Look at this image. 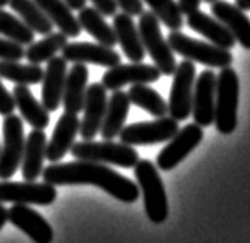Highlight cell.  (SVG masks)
Masks as SVG:
<instances>
[{"label": "cell", "mask_w": 250, "mask_h": 243, "mask_svg": "<svg viewBox=\"0 0 250 243\" xmlns=\"http://www.w3.org/2000/svg\"><path fill=\"white\" fill-rule=\"evenodd\" d=\"M42 178L53 186H97L123 203H135L140 197V190L132 180L123 177L103 163L84 160L62 164L55 163L42 170Z\"/></svg>", "instance_id": "cell-1"}, {"label": "cell", "mask_w": 250, "mask_h": 243, "mask_svg": "<svg viewBox=\"0 0 250 243\" xmlns=\"http://www.w3.org/2000/svg\"><path fill=\"white\" fill-rule=\"evenodd\" d=\"M239 77L233 68H222L216 79V101H214V124L218 132L230 135L238 124Z\"/></svg>", "instance_id": "cell-2"}, {"label": "cell", "mask_w": 250, "mask_h": 243, "mask_svg": "<svg viewBox=\"0 0 250 243\" xmlns=\"http://www.w3.org/2000/svg\"><path fill=\"white\" fill-rule=\"evenodd\" d=\"M73 158L112 164V166L131 169L139 163L140 157L132 146L125 143H114L112 140H104L101 143L84 140L80 143H75L70 149Z\"/></svg>", "instance_id": "cell-3"}, {"label": "cell", "mask_w": 250, "mask_h": 243, "mask_svg": "<svg viewBox=\"0 0 250 243\" xmlns=\"http://www.w3.org/2000/svg\"><path fill=\"white\" fill-rule=\"evenodd\" d=\"M134 169L137 183L143 194L146 215L152 223H163L168 217V198L157 168L149 160H139Z\"/></svg>", "instance_id": "cell-4"}, {"label": "cell", "mask_w": 250, "mask_h": 243, "mask_svg": "<svg viewBox=\"0 0 250 243\" xmlns=\"http://www.w3.org/2000/svg\"><path fill=\"white\" fill-rule=\"evenodd\" d=\"M167 40L174 53L191 60V62H199L211 68H226L233 62L230 50L188 37L187 34L180 31H171Z\"/></svg>", "instance_id": "cell-5"}, {"label": "cell", "mask_w": 250, "mask_h": 243, "mask_svg": "<svg viewBox=\"0 0 250 243\" xmlns=\"http://www.w3.org/2000/svg\"><path fill=\"white\" fill-rule=\"evenodd\" d=\"M139 33L143 42L145 51L154 60V64L163 76H171L176 72L174 51L171 50L168 40L162 36L160 20L151 11H143L139 19Z\"/></svg>", "instance_id": "cell-6"}, {"label": "cell", "mask_w": 250, "mask_h": 243, "mask_svg": "<svg viewBox=\"0 0 250 243\" xmlns=\"http://www.w3.org/2000/svg\"><path fill=\"white\" fill-rule=\"evenodd\" d=\"M196 82V67L191 60H182L174 72V81L169 92L168 113L176 121H185L191 115L193 93Z\"/></svg>", "instance_id": "cell-7"}, {"label": "cell", "mask_w": 250, "mask_h": 243, "mask_svg": "<svg viewBox=\"0 0 250 243\" xmlns=\"http://www.w3.org/2000/svg\"><path fill=\"white\" fill-rule=\"evenodd\" d=\"M25 133L23 121L14 113L3 119V144L0 149V180L11 178L19 169L23 158Z\"/></svg>", "instance_id": "cell-8"}, {"label": "cell", "mask_w": 250, "mask_h": 243, "mask_svg": "<svg viewBox=\"0 0 250 243\" xmlns=\"http://www.w3.org/2000/svg\"><path fill=\"white\" fill-rule=\"evenodd\" d=\"M179 132V121L171 116H162L151 123H135L123 127L120 140L129 146H151L169 141Z\"/></svg>", "instance_id": "cell-9"}, {"label": "cell", "mask_w": 250, "mask_h": 243, "mask_svg": "<svg viewBox=\"0 0 250 243\" xmlns=\"http://www.w3.org/2000/svg\"><path fill=\"white\" fill-rule=\"evenodd\" d=\"M56 189L50 183L36 181H0V205L2 203H22L48 206L56 200Z\"/></svg>", "instance_id": "cell-10"}, {"label": "cell", "mask_w": 250, "mask_h": 243, "mask_svg": "<svg viewBox=\"0 0 250 243\" xmlns=\"http://www.w3.org/2000/svg\"><path fill=\"white\" fill-rule=\"evenodd\" d=\"M202 140L204 130L196 123L188 124L184 129H179V132L169 140L168 146L163 147L162 152L159 153L157 166L167 172L172 170L199 146Z\"/></svg>", "instance_id": "cell-11"}, {"label": "cell", "mask_w": 250, "mask_h": 243, "mask_svg": "<svg viewBox=\"0 0 250 243\" xmlns=\"http://www.w3.org/2000/svg\"><path fill=\"white\" fill-rule=\"evenodd\" d=\"M160 70L156 65H148L142 62L118 64L103 75L101 84L106 90H120L125 85L131 84H152L160 79Z\"/></svg>", "instance_id": "cell-12"}, {"label": "cell", "mask_w": 250, "mask_h": 243, "mask_svg": "<svg viewBox=\"0 0 250 243\" xmlns=\"http://www.w3.org/2000/svg\"><path fill=\"white\" fill-rule=\"evenodd\" d=\"M107 107V93L106 87L100 82L87 85L84 99V118L80 123V135L83 140H93L100 133L103 119L106 115Z\"/></svg>", "instance_id": "cell-13"}, {"label": "cell", "mask_w": 250, "mask_h": 243, "mask_svg": "<svg viewBox=\"0 0 250 243\" xmlns=\"http://www.w3.org/2000/svg\"><path fill=\"white\" fill-rule=\"evenodd\" d=\"M216 79L211 70H204L194 82L193 109L194 123L201 127H208L214 123V101H216Z\"/></svg>", "instance_id": "cell-14"}, {"label": "cell", "mask_w": 250, "mask_h": 243, "mask_svg": "<svg viewBox=\"0 0 250 243\" xmlns=\"http://www.w3.org/2000/svg\"><path fill=\"white\" fill-rule=\"evenodd\" d=\"M62 57L73 64H93L106 68H112L122 64V56L114 48L104 47L101 43L75 42L67 43L62 48Z\"/></svg>", "instance_id": "cell-15"}, {"label": "cell", "mask_w": 250, "mask_h": 243, "mask_svg": "<svg viewBox=\"0 0 250 243\" xmlns=\"http://www.w3.org/2000/svg\"><path fill=\"white\" fill-rule=\"evenodd\" d=\"M8 222H11L36 243H51L53 240V229L48 222L28 205H13L11 209H8Z\"/></svg>", "instance_id": "cell-16"}, {"label": "cell", "mask_w": 250, "mask_h": 243, "mask_svg": "<svg viewBox=\"0 0 250 243\" xmlns=\"http://www.w3.org/2000/svg\"><path fill=\"white\" fill-rule=\"evenodd\" d=\"M67 60L62 56H55L48 60L42 77V106L50 113L56 112L62 104L64 85L67 77Z\"/></svg>", "instance_id": "cell-17"}, {"label": "cell", "mask_w": 250, "mask_h": 243, "mask_svg": "<svg viewBox=\"0 0 250 243\" xmlns=\"http://www.w3.org/2000/svg\"><path fill=\"white\" fill-rule=\"evenodd\" d=\"M80 123L78 116L73 113H65L59 116L55 126L53 135L47 143L45 158L51 163L61 161L65 155L70 152L72 146L75 144V138L80 133Z\"/></svg>", "instance_id": "cell-18"}, {"label": "cell", "mask_w": 250, "mask_h": 243, "mask_svg": "<svg viewBox=\"0 0 250 243\" xmlns=\"http://www.w3.org/2000/svg\"><path fill=\"white\" fill-rule=\"evenodd\" d=\"M211 13L214 19L226 25L241 45L250 50V19L241 8L226 0H214L211 3Z\"/></svg>", "instance_id": "cell-19"}, {"label": "cell", "mask_w": 250, "mask_h": 243, "mask_svg": "<svg viewBox=\"0 0 250 243\" xmlns=\"http://www.w3.org/2000/svg\"><path fill=\"white\" fill-rule=\"evenodd\" d=\"M114 31L117 36V43H120L125 56L131 62H142L145 59V47L139 33V27L135 25L132 16L120 13L114 16Z\"/></svg>", "instance_id": "cell-20"}, {"label": "cell", "mask_w": 250, "mask_h": 243, "mask_svg": "<svg viewBox=\"0 0 250 243\" xmlns=\"http://www.w3.org/2000/svg\"><path fill=\"white\" fill-rule=\"evenodd\" d=\"M187 25L193 31L202 34L204 37L210 40V43L216 47L230 50L236 43L235 36L229 31L226 25L219 22L218 19H211L210 16H207L199 10L187 16Z\"/></svg>", "instance_id": "cell-21"}, {"label": "cell", "mask_w": 250, "mask_h": 243, "mask_svg": "<svg viewBox=\"0 0 250 243\" xmlns=\"http://www.w3.org/2000/svg\"><path fill=\"white\" fill-rule=\"evenodd\" d=\"M47 150V136L44 130L34 129L27 136L22 158V177L25 181H36L44 170V160Z\"/></svg>", "instance_id": "cell-22"}, {"label": "cell", "mask_w": 250, "mask_h": 243, "mask_svg": "<svg viewBox=\"0 0 250 243\" xmlns=\"http://www.w3.org/2000/svg\"><path fill=\"white\" fill-rule=\"evenodd\" d=\"M89 70L85 64H75L67 72L64 94H62V107L67 113L78 115L84 107L85 92H87Z\"/></svg>", "instance_id": "cell-23"}, {"label": "cell", "mask_w": 250, "mask_h": 243, "mask_svg": "<svg viewBox=\"0 0 250 243\" xmlns=\"http://www.w3.org/2000/svg\"><path fill=\"white\" fill-rule=\"evenodd\" d=\"M129 107H131V101H129L127 93L114 90L112 96L107 99L106 115L100 129L103 140H114L115 136L120 135L127 119Z\"/></svg>", "instance_id": "cell-24"}, {"label": "cell", "mask_w": 250, "mask_h": 243, "mask_svg": "<svg viewBox=\"0 0 250 243\" xmlns=\"http://www.w3.org/2000/svg\"><path fill=\"white\" fill-rule=\"evenodd\" d=\"M13 98L22 118L33 129L44 130L50 124V112L42 106V102H39L33 96L28 85L16 84V87L13 89Z\"/></svg>", "instance_id": "cell-25"}, {"label": "cell", "mask_w": 250, "mask_h": 243, "mask_svg": "<svg viewBox=\"0 0 250 243\" xmlns=\"http://www.w3.org/2000/svg\"><path fill=\"white\" fill-rule=\"evenodd\" d=\"M34 2L47 14L51 23L67 37H78L81 34L83 28L78 22V17L73 16L70 6L64 0H34Z\"/></svg>", "instance_id": "cell-26"}, {"label": "cell", "mask_w": 250, "mask_h": 243, "mask_svg": "<svg viewBox=\"0 0 250 243\" xmlns=\"http://www.w3.org/2000/svg\"><path fill=\"white\" fill-rule=\"evenodd\" d=\"M78 22L81 25V28L89 33L90 36L97 40L98 43L104 47L114 48L117 45V36L114 27L104 20V16H103L97 8H90V6H84L83 10H80L78 14Z\"/></svg>", "instance_id": "cell-27"}, {"label": "cell", "mask_w": 250, "mask_h": 243, "mask_svg": "<svg viewBox=\"0 0 250 243\" xmlns=\"http://www.w3.org/2000/svg\"><path fill=\"white\" fill-rule=\"evenodd\" d=\"M8 5L34 34L47 36L53 31L55 25L51 23L47 14L41 10V6L34 0H10Z\"/></svg>", "instance_id": "cell-28"}, {"label": "cell", "mask_w": 250, "mask_h": 243, "mask_svg": "<svg viewBox=\"0 0 250 243\" xmlns=\"http://www.w3.org/2000/svg\"><path fill=\"white\" fill-rule=\"evenodd\" d=\"M67 43H68V37L64 33L51 31L44 39L30 43L27 50H25V59H27L30 64L48 62L51 57L56 56L58 51H62V48Z\"/></svg>", "instance_id": "cell-29"}, {"label": "cell", "mask_w": 250, "mask_h": 243, "mask_svg": "<svg viewBox=\"0 0 250 243\" xmlns=\"http://www.w3.org/2000/svg\"><path fill=\"white\" fill-rule=\"evenodd\" d=\"M129 101L134 106L143 109L145 112H148L149 115L162 118L167 116L168 113V104L163 99L160 94L151 89L149 85L146 84H135L131 87V90L127 92Z\"/></svg>", "instance_id": "cell-30"}, {"label": "cell", "mask_w": 250, "mask_h": 243, "mask_svg": "<svg viewBox=\"0 0 250 243\" xmlns=\"http://www.w3.org/2000/svg\"><path fill=\"white\" fill-rule=\"evenodd\" d=\"M0 77L21 85L42 82L44 70L39 64H21L19 60H0Z\"/></svg>", "instance_id": "cell-31"}, {"label": "cell", "mask_w": 250, "mask_h": 243, "mask_svg": "<svg viewBox=\"0 0 250 243\" xmlns=\"http://www.w3.org/2000/svg\"><path fill=\"white\" fill-rule=\"evenodd\" d=\"M0 36L11 39L23 47L34 42V33L16 16L2 10V6H0Z\"/></svg>", "instance_id": "cell-32"}, {"label": "cell", "mask_w": 250, "mask_h": 243, "mask_svg": "<svg viewBox=\"0 0 250 243\" xmlns=\"http://www.w3.org/2000/svg\"><path fill=\"white\" fill-rule=\"evenodd\" d=\"M148 3L149 11L157 16V19L171 31H179L184 27V14L176 0H143Z\"/></svg>", "instance_id": "cell-33"}, {"label": "cell", "mask_w": 250, "mask_h": 243, "mask_svg": "<svg viewBox=\"0 0 250 243\" xmlns=\"http://www.w3.org/2000/svg\"><path fill=\"white\" fill-rule=\"evenodd\" d=\"M25 57V48L8 37L0 36V60H21Z\"/></svg>", "instance_id": "cell-34"}, {"label": "cell", "mask_w": 250, "mask_h": 243, "mask_svg": "<svg viewBox=\"0 0 250 243\" xmlns=\"http://www.w3.org/2000/svg\"><path fill=\"white\" fill-rule=\"evenodd\" d=\"M16 109L13 94L5 89V85L0 81V115H11Z\"/></svg>", "instance_id": "cell-35"}, {"label": "cell", "mask_w": 250, "mask_h": 243, "mask_svg": "<svg viewBox=\"0 0 250 243\" xmlns=\"http://www.w3.org/2000/svg\"><path fill=\"white\" fill-rule=\"evenodd\" d=\"M115 2L123 10V13L129 16H140L143 13L142 0H115Z\"/></svg>", "instance_id": "cell-36"}, {"label": "cell", "mask_w": 250, "mask_h": 243, "mask_svg": "<svg viewBox=\"0 0 250 243\" xmlns=\"http://www.w3.org/2000/svg\"><path fill=\"white\" fill-rule=\"evenodd\" d=\"M90 2L103 16H115L117 14L118 5L115 0H90Z\"/></svg>", "instance_id": "cell-37"}, {"label": "cell", "mask_w": 250, "mask_h": 243, "mask_svg": "<svg viewBox=\"0 0 250 243\" xmlns=\"http://www.w3.org/2000/svg\"><path fill=\"white\" fill-rule=\"evenodd\" d=\"M201 2H202V0H179L177 5L180 8V13L188 16V14H191V13L199 10Z\"/></svg>", "instance_id": "cell-38"}, {"label": "cell", "mask_w": 250, "mask_h": 243, "mask_svg": "<svg viewBox=\"0 0 250 243\" xmlns=\"http://www.w3.org/2000/svg\"><path fill=\"white\" fill-rule=\"evenodd\" d=\"M64 2L70 6V10H76L80 11L83 10V8L85 6V3H87V0H64Z\"/></svg>", "instance_id": "cell-39"}, {"label": "cell", "mask_w": 250, "mask_h": 243, "mask_svg": "<svg viewBox=\"0 0 250 243\" xmlns=\"http://www.w3.org/2000/svg\"><path fill=\"white\" fill-rule=\"evenodd\" d=\"M6 222H8V209L3 207V205H0V229L5 226Z\"/></svg>", "instance_id": "cell-40"}, {"label": "cell", "mask_w": 250, "mask_h": 243, "mask_svg": "<svg viewBox=\"0 0 250 243\" xmlns=\"http://www.w3.org/2000/svg\"><path fill=\"white\" fill-rule=\"evenodd\" d=\"M236 6L243 11H250V0H236Z\"/></svg>", "instance_id": "cell-41"}, {"label": "cell", "mask_w": 250, "mask_h": 243, "mask_svg": "<svg viewBox=\"0 0 250 243\" xmlns=\"http://www.w3.org/2000/svg\"><path fill=\"white\" fill-rule=\"evenodd\" d=\"M8 3H10V0H0V6H5V5H8Z\"/></svg>", "instance_id": "cell-42"}, {"label": "cell", "mask_w": 250, "mask_h": 243, "mask_svg": "<svg viewBox=\"0 0 250 243\" xmlns=\"http://www.w3.org/2000/svg\"><path fill=\"white\" fill-rule=\"evenodd\" d=\"M205 2H207V3H213V2H214V0H205Z\"/></svg>", "instance_id": "cell-43"}, {"label": "cell", "mask_w": 250, "mask_h": 243, "mask_svg": "<svg viewBox=\"0 0 250 243\" xmlns=\"http://www.w3.org/2000/svg\"><path fill=\"white\" fill-rule=\"evenodd\" d=\"M0 149H2V146H0Z\"/></svg>", "instance_id": "cell-44"}]
</instances>
